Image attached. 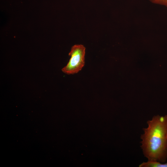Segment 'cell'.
Instances as JSON below:
<instances>
[{
	"mask_svg": "<svg viewBox=\"0 0 167 167\" xmlns=\"http://www.w3.org/2000/svg\"><path fill=\"white\" fill-rule=\"evenodd\" d=\"M143 128L140 147L149 161L165 162L167 158V115L154 116Z\"/></svg>",
	"mask_w": 167,
	"mask_h": 167,
	"instance_id": "1",
	"label": "cell"
},
{
	"mask_svg": "<svg viewBox=\"0 0 167 167\" xmlns=\"http://www.w3.org/2000/svg\"><path fill=\"white\" fill-rule=\"evenodd\" d=\"M85 48L82 45H75L71 48L69 55L71 57L62 71L67 75L74 74L81 71L85 64Z\"/></svg>",
	"mask_w": 167,
	"mask_h": 167,
	"instance_id": "2",
	"label": "cell"
},
{
	"mask_svg": "<svg viewBox=\"0 0 167 167\" xmlns=\"http://www.w3.org/2000/svg\"><path fill=\"white\" fill-rule=\"evenodd\" d=\"M157 161H149L143 162L139 165V167H167V162L162 164Z\"/></svg>",
	"mask_w": 167,
	"mask_h": 167,
	"instance_id": "3",
	"label": "cell"
},
{
	"mask_svg": "<svg viewBox=\"0 0 167 167\" xmlns=\"http://www.w3.org/2000/svg\"><path fill=\"white\" fill-rule=\"evenodd\" d=\"M151 2L167 6V0H149Z\"/></svg>",
	"mask_w": 167,
	"mask_h": 167,
	"instance_id": "4",
	"label": "cell"
}]
</instances>
